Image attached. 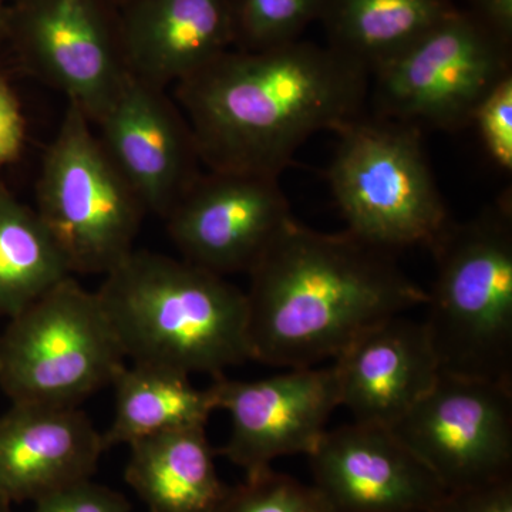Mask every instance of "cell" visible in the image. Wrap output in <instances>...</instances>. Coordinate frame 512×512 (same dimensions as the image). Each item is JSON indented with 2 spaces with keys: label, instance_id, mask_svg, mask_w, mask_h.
Instances as JSON below:
<instances>
[{
  "label": "cell",
  "instance_id": "1",
  "mask_svg": "<svg viewBox=\"0 0 512 512\" xmlns=\"http://www.w3.org/2000/svg\"><path fill=\"white\" fill-rule=\"evenodd\" d=\"M369 90L362 67L299 39L228 50L175 84V100L208 170L279 178L313 134L362 116Z\"/></svg>",
  "mask_w": 512,
  "mask_h": 512
},
{
  "label": "cell",
  "instance_id": "2",
  "mask_svg": "<svg viewBox=\"0 0 512 512\" xmlns=\"http://www.w3.org/2000/svg\"><path fill=\"white\" fill-rule=\"evenodd\" d=\"M248 275L251 360L285 369L335 359L370 326L427 302L392 251L293 217Z\"/></svg>",
  "mask_w": 512,
  "mask_h": 512
},
{
  "label": "cell",
  "instance_id": "3",
  "mask_svg": "<svg viewBox=\"0 0 512 512\" xmlns=\"http://www.w3.org/2000/svg\"><path fill=\"white\" fill-rule=\"evenodd\" d=\"M97 296L133 363L217 379L251 360L247 293L185 259L134 249Z\"/></svg>",
  "mask_w": 512,
  "mask_h": 512
},
{
  "label": "cell",
  "instance_id": "4",
  "mask_svg": "<svg viewBox=\"0 0 512 512\" xmlns=\"http://www.w3.org/2000/svg\"><path fill=\"white\" fill-rule=\"evenodd\" d=\"M424 328L441 373L512 387V205L504 195L430 248Z\"/></svg>",
  "mask_w": 512,
  "mask_h": 512
},
{
  "label": "cell",
  "instance_id": "5",
  "mask_svg": "<svg viewBox=\"0 0 512 512\" xmlns=\"http://www.w3.org/2000/svg\"><path fill=\"white\" fill-rule=\"evenodd\" d=\"M329 183L348 229L377 248H431L450 227L421 128L360 116L336 131Z\"/></svg>",
  "mask_w": 512,
  "mask_h": 512
},
{
  "label": "cell",
  "instance_id": "6",
  "mask_svg": "<svg viewBox=\"0 0 512 512\" xmlns=\"http://www.w3.org/2000/svg\"><path fill=\"white\" fill-rule=\"evenodd\" d=\"M36 202L72 275L113 271L134 251L147 214L93 124L72 101L43 156Z\"/></svg>",
  "mask_w": 512,
  "mask_h": 512
},
{
  "label": "cell",
  "instance_id": "7",
  "mask_svg": "<svg viewBox=\"0 0 512 512\" xmlns=\"http://www.w3.org/2000/svg\"><path fill=\"white\" fill-rule=\"evenodd\" d=\"M124 366L97 292L73 275L9 319L0 335V389L12 403L79 407Z\"/></svg>",
  "mask_w": 512,
  "mask_h": 512
},
{
  "label": "cell",
  "instance_id": "8",
  "mask_svg": "<svg viewBox=\"0 0 512 512\" xmlns=\"http://www.w3.org/2000/svg\"><path fill=\"white\" fill-rule=\"evenodd\" d=\"M511 49V42L458 9L372 73L376 116L463 130L481 101L511 76Z\"/></svg>",
  "mask_w": 512,
  "mask_h": 512
},
{
  "label": "cell",
  "instance_id": "9",
  "mask_svg": "<svg viewBox=\"0 0 512 512\" xmlns=\"http://www.w3.org/2000/svg\"><path fill=\"white\" fill-rule=\"evenodd\" d=\"M5 40L29 73L66 94L92 124L130 76L109 0H23L9 6Z\"/></svg>",
  "mask_w": 512,
  "mask_h": 512
},
{
  "label": "cell",
  "instance_id": "10",
  "mask_svg": "<svg viewBox=\"0 0 512 512\" xmlns=\"http://www.w3.org/2000/svg\"><path fill=\"white\" fill-rule=\"evenodd\" d=\"M447 491L512 478V387L440 373L390 427Z\"/></svg>",
  "mask_w": 512,
  "mask_h": 512
},
{
  "label": "cell",
  "instance_id": "11",
  "mask_svg": "<svg viewBox=\"0 0 512 512\" xmlns=\"http://www.w3.org/2000/svg\"><path fill=\"white\" fill-rule=\"evenodd\" d=\"M210 390L217 410L231 421L227 443L217 453L247 477L268 470L276 458L309 456L340 407L332 366L288 369L254 382L220 376Z\"/></svg>",
  "mask_w": 512,
  "mask_h": 512
},
{
  "label": "cell",
  "instance_id": "12",
  "mask_svg": "<svg viewBox=\"0 0 512 512\" xmlns=\"http://www.w3.org/2000/svg\"><path fill=\"white\" fill-rule=\"evenodd\" d=\"M291 218L279 178L208 171L164 221L185 261L227 276L248 274Z\"/></svg>",
  "mask_w": 512,
  "mask_h": 512
},
{
  "label": "cell",
  "instance_id": "13",
  "mask_svg": "<svg viewBox=\"0 0 512 512\" xmlns=\"http://www.w3.org/2000/svg\"><path fill=\"white\" fill-rule=\"evenodd\" d=\"M93 126L147 214L165 220L201 175L202 161L190 124L161 87L130 74Z\"/></svg>",
  "mask_w": 512,
  "mask_h": 512
},
{
  "label": "cell",
  "instance_id": "14",
  "mask_svg": "<svg viewBox=\"0 0 512 512\" xmlns=\"http://www.w3.org/2000/svg\"><path fill=\"white\" fill-rule=\"evenodd\" d=\"M313 487L332 512H429L446 488L390 427L326 430L309 454Z\"/></svg>",
  "mask_w": 512,
  "mask_h": 512
},
{
  "label": "cell",
  "instance_id": "15",
  "mask_svg": "<svg viewBox=\"0 0 512 512\" xmlns=\"http://www.w3.org/2000/svg\"><path fill=\"white\" fill-rule=\"evenodd\" d=\"M103 433L79 407L12 403L0 417V497L37 501L92 480Z\"/></svg>",
  "mask_w": 512,
  "mask_h": 512
},
{
  "label": "cell",
  "instance_id": "16",
  "mask_svg": "<svg viewBox=\"0 0 512 512\" xmlns=\"http://www.w3.org/2000/svg\"><path fill=\"white\" fill-rule=\"evenodd\" d=\"M340 407L359 423L393 427L440 376L423 322L403 315L370 326L335 357Z\"/></svg>",
  "mask_w": 512,
  "mask_h": 512
},
{
  "label": "cell",
  "instance_id": "17",
  "mask_svg": "<svg viewBox=\"0 0 512 512\" xmlns=\"http://www.w3.org/2000/svg\"><path fill=\"white\" fill-rule=\"evenodd\" d=\"M128 73L165 89L234 49L231 0H127L117 8Z\"/></svg>",
  "mask_w": 512,
  "mask_h": 512
},
{
  "label": "cell",
  "instance_id": "18",
  "mask_svg": "<svg viewBox=\"0 0 512 512\" xmlns=\"http://www.w3.org/2000/svg\"><path fill=\"white\" fill-rule=\"evenodd\" d=\"M124 478L150 512H220L231 487L215 466L205 427L171 430L130 444Z\"/></svg>",
  "mask_w": 512,
  "mask_h": 512
},
{
  "label": "cell",
  "instance_id": "19",
  "mask_svg": "<svg viewBox=\"0 0 512 512\" xmlns=\"http://www.w3.org/2000/svg\"><path fill=\"white\" fill-rule=\"evenodd\" d=\"M457 10L451 0H326L319 22L326 46L372 76Z\"/></svg>",
  "mask_w": 512,
  "mask_h": 512
},
{
  "label": "cell",
  "instance_id": "20",
  "mask_svg": "<svg viewBox=\"0 0 512 512\" xmlns=\"http://www.w3.org/2000/svg\"><path fill=\"white\" fill-rule=\"evenodd\" d=\"M111 387L116 400L103 433L107 450L171 430L205 427L217 410L210 387L198 389L190 375L167 367L126 365Z\"/></svg>",
  "mask_w": 512,
  "mask_h": 512
},
{
  "label": "cell",
  "instance_id": "21",
  "mask_svg": "<svg viewBox=\"0 0 512 512\" xmlns=\"http://www.w3.org/2000/svg\"><path fill=\"white\" fill-rule=\"evenodd\" d=\"M72 276L36 210L0 184V318L12 319Z\"/></svg>",
  "mask_w": 512,
  "mask_h": 512
},
{
  "label": "cell",
  "instance_id": "22",
  "mask_svg": "<svg viewBox=\"0 0 512 512\" xmlns=\"http://www.w3.org/2000/svg\"><path fill=\"white\" fill-rule=\"evenodd\" d=\"M326 0H231L234 49L264 50L301 39Z\"/></svg>",
  "mask_w": 512,
  "mask_h": 512
},
{
  "label": "cell",
  "instance_id": "23",
  "mask_svg": "<svg viewBox=\"0 0 512 512\" xmlns=\"http://www.w3.org/2000/svg\"><path fill=\"white\" fill-rule=\"evenodd\" d=\"M220 512H332L313 485L272 468L231 487Z\"/></svg>",
  "mask_w": 512,
  "mask_h": 512
},
{
  "label": "cell",
  "instance_id": "24",
  "mask_svg": "<svg viewBox=\"0 0 512 512\" xmlns=\"http://www.w3.org/2000/svg\"><path fill=\"white\" fill-rule=\"evenodd\" d=\"M485 151L501 170H512V74L491 90L474 114Z\"/></svg>",
  "mask_w": 512,
  "mask_h": 512
},
{
  "label": "cell",
  "instance_id": "25",
  "mask_svg": "<svg viewBox=\"0 0 512 512\" xmlns=\"http://www.w3.org/2000/svg\"><path fill=\"white\" fill-rule=\"evenodd\" d=\"M35 504V512H131L123 494L92 480L70 485Z\"/></svg>",
  "mask_w": 512,
  "mask_h": 512
},
{
  "label": "cell",
  "instance_id": "26",
  "mask_svg": "<svg viewBox=\"0 0 512 512\" xmlns=\"http://www.w3.org/2000/svg\"><path fill=\"white\" fill-rule=\"evenodd\" d=\"M429 512H512V478L446 491Z\"/></svg>",
  "mask_w": 512,
  "mask_h": 512
},
{
  "label": "cell",
  "instance_id": "27",
  "mask_svg": "<svg viewBox=\"0 0 512 512\" xmlns=\"http://www.w3.org/2000/svg\"><path fill=\"white\" fill-rule=\"evenodd\" d=\"M25 144V114L15 90L0 70V167L15 163Z\"/></svg>",
  "mask_w": 512,
  "mask_h": 512
},
{
  "label": "cell",
  "instance_id": "28",
  "mask_svg": "<svg viewBox=\"0 0 512 512\" xmlns=\"http://www.w3.org/2000/svg\"><path fill=\"white\" fill-rule=\"evenodd\" d=\"M471 15L512 43V0H468Z\"/></svg>",
  "mask_w": 512,
  "mask_h": 512
},
{
  "label": "cell",
  "instance_id": "29",
  "mask_svg": "<svg viewBox=\"0 0 512 512\" xmlns=\"http://www.w3.org/2000/svg\"><path fill=\"white\" fill-rule=\"evenodd\" d=\"M9 6L0 2V40L6 39L8 33Z\"/></svg>",
  "mask_w": 512,
  "mask_h": 512
},
{
  "label": "cell",
  "instance_id": "30",
  "mask_svg": "<svg viewBox=\"0 0 512 512\" xmlns=\"http://www.w3.org/2000/svg\"><path fill=\"white\" fill-rule=\"evenodd\" d=\"M0 512H13L12 504L6 501L5 498L0 497Z\"/></svg>",
  "mask_w": 512,
  "mask_h": 512
},
{
  "label": "cell",
  "instance_id": "31",
  "mask_svg": "<svg viewBox=\"0 0 512 512\" xmlns=\"http://www.w3.org/2000/svg\"><path fill=\"white\" fill-rule=\"evenodd\" d=\"M111 5L116 6V8H119V6L123 5V3H126L127 0H109Z\"/></svg>",
  "mask_w": 512,
  "mask_h": 512
},
{
  "label": "cell",
  "instance_id": "32",
  "mask_svg": "<svg viewBox=\"0 0 512 512\" xmlns=\"http://www.w3.org/2000/svg\"><path fill=\"white\" fill-rule=\"evenodd\" d=\"M0 2L5 3V5L12 6L16 5V3L23 2V0H0Z\"/></svg>",
  "mask_w": 512,
  "mask_h": 512
}]
</instances>
